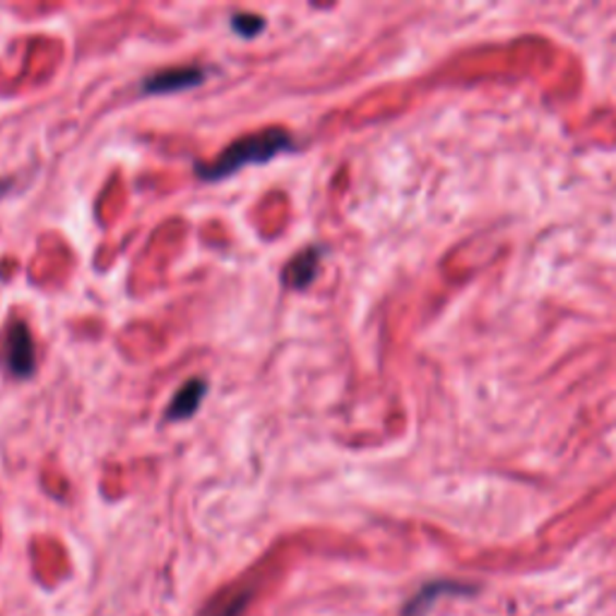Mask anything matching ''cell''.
<instances>
[{
	"label": "cell",
	"instance_id": "cell-1",
	"mask_svg": "<svg viewBox=\"0 0 616 616\" xmlns=\"http://www.w3.org/2000/svg\"><path fill=\"white\" fill-rule=\"evenodd\" d=\"M292 149L294 143L292 137H289V133L280 131V128H273V131L241 137V141H237L219 155L215 165H197L195 171L197 177L205 181H219L231 177V173H237L241 167L263 165V161H270L277 155L292 153Z\"/></svg>",
	"mask_w": 616,
	"mask_h": 616
},
{
	"label": "cell",
	"instance_id": "cell-2",
	"mask_svg": "<svg viewBox=\"0 0 616 616\" xmlns=\"http://www.w3.org/2000/svg\"><path fill=\"white\" fill-rule=\"evenodd\" d=\"M5 366L15 378L34 374V342L25 323H13L5 333Z\"/></svg>",
	"mask_w": 616,
	"mask_h": 616
},
{
	"label": "cell",
	"instance_id": "cell-3",
	"mask_svg": "<svg viewBox=\"0 0 616 616\" xmlns=\"http://www.w3.org/2000/svg\"><path fill=\"white\" fill-rule=\"evenodd\" d=\"M472 592H476L474 585H464V583H458V580H434V583H426L410 602L404 604L400 616H426V612L432 609V604L438 597L472 595Z\"/></svg>",
	"mask_w": 616,
	"mask_h": 616
},
{
	"label": "cell",
	"instance_id": "cell-4",
	"mask_svg": "<svg viewBox=\"0 0 616 616\" xmlns=\"http://www.w3.org/2000/svg\"><path fill=\"white\" fill-rule=\"evenodd\" d=\"M205 80V73L195 65H181V68H169V71H161L153 75L143 85L147 95H171V92L191 89L195 85H201Z\"/></svg>",
	"mask_w": 616,
	"mask_h": 616
},
{
	"label": "cell",
	"instance_id": "cell-5",
	"mask_svg": "<svg viewBox=\"0 0 616 616\" xmlns=\"http://www.w3.org/2000/svg\"><path fill=\"white\" fill-rule=\"evenodd\" d=\"M207 386L205 381L201 378H193L185 383V386L173 395V400L167 410V422H177V420H189L197 412V407L203 402V395H205Z\"/></svg>",
	"mask_w": 616,
	"mask_h": 616
},
{
	"label": "cell",
	"instance_id": "cell-6",
	"mask_svg": "<svg viewBox=\"0 0 616 616\" xmlns=\"http://www.w3.org/2000/svg\"><path fill=\"white\" fill-rule=\"evenodd\" d=\"M318 258L321 255L316 253V249H309L304 253H299L297 258L289 263L287 273H285V282L294 289H304L306 285H311L313 277H316L318 270Z\"/></svg>",
	"mask_w": 616,
	"mask_h": 616
},
{
	"label": "cell",
	"instance_id": "cell-7",
	"mask_svg": "<svg viewBox=\"0 0 616 616\" xmlns=\"http://www.w3.org/2000/svg\"><path fill=\"white\" fill-rule=\"evenodd\" d=\"M231 27H234V32H239L241 37L251 39L265 27V22L263 17H255V15H234V20H231Z\"/></svg>",
	"mask_w": 616,
	"mask_h": 616
},
{
	"label": "cell",
	"instance_id": "cell-8",
	"mask_svg": "<svg viewBox=\"0 0 616 616\" xmlns=\"http://www.w3.org/2000/svg\"><path fill=\"white\" fill-rule=\"evenodd\" d=\"M243 604H246V597L227 600L222 604H213V607H207L203 616H239V612H243Z\"/></svg>",
	"mask_w": 616,
	"mask_h": 616
}]
</instances>
